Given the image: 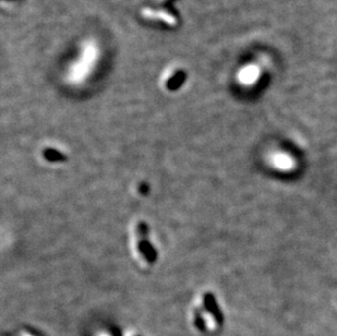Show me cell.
Listing matches in <instances>:
<instances>
[{
    "instance_id": "cell-1",
    "label": "cell",
    "mask_w": 337,
    "mask_h": 336,
    "mask_svg": "<svg viewBox=\"0 0 337 336\" xmlns=\"http://www.w3.org/2000/svg\"><path fill=\"white\" fill-rule=\"evenodd\" d=\"M100 58V46L96 40L87 38L81 43L77 57L71 61L66 70L67 80L71 83H80L87 79L96 68Z\"/></svg>"
},
{
    "instance_id": "cell-2",
    "label": "cell",
    "mask_w": 337,
    "mask_h": 336,
    "mask_svg": "<svg viewBox=\"0 0 337 336\" xmlns=\"http://www.w3.org/2000/svg\"><path fill=\"white\" fill-rule=\"evenodd\" d=\"M273 164L280 170H287L293 166L294 163L293 160H291L288 155H286L284 153H277L274 155Z\"/></svg>"
},
{
    "instance_id": "cell-3",
    "label": "cell",
    "mask_w": 337,
    "mask_h": 336,
    "mask_svg": "<svg viewBox=\"0 0 337 336\" xmlns=\"http://www.w3.org/2000/svg\"><path fill=\"white\" fill-rule=\"evenodd\" d=\"M139 250L149 262H154L156 260V255H157L156 251L154 250L153 247H152V245L149 242H147V240H143V242L139 244Z\"/></svg>"
},
{
    "instance_id": "cell-4",
    "label": "cell",
    "mask_w": 337,
    "mask_h": 336,
    "mask_svg": "<svg viewBox=\"0 0 337 336\" xmlns=\"http://www.w3.org/2000/svg\"><path fill=\"white\" fill-rule=\"evenodd\" d=\"M44 156H45V159L48 160L49 162H63V161L66 160L65 155H63L55 149H46V150H45Z\"/></svg>"
}]
</instances>
